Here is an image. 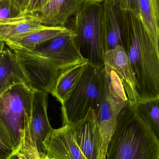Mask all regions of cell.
Listing matches in <instances>:
<instances>
[{"label":"cell","instance_id":"6da1fadb","mask_svg":"<svg viewBox=\"0 0 159 159\" xmlns=\"http://www.w3.org/2000/svg\"><path fill=\"white\" fill-rule=\"evenodd\" d=\"M122 47L137 85L139 102L159 99L158 47L140 17L120 8Z\"/></svg>","mask_w":159,"mask_h":159},{"label":"cell","instance_id":"7a4b0ae2","mask_svg":"<svg viewBox=\"0 0 159 159\" xmlns=\"http://www.w3.org/2000/svg\"><path fill=\"white\" fill-rule=\"evenodd\" d=\"M105 159H159L158 139L128 102L118 116Z\"/></svg>","mask_w":159,"mask_h":159},{"label":"cell","instance_id":"3957f363","mask_svg":"<svg viewBox=\"0 0 159 159\" xmlns=\"http://www.w3.org/2000/svg\"><path fill=\"white\" fill-rule=\"evenodd\" d=\"M33 90L17 84L0 94V141L13 152L19 151L31 117Z\"/></svg>","mask_w":159,"mask_h":159},{"label":"cell","instance_id":"277c9868","mask_svg":"<svg viewBox=\"0 0 159 159\" xmlns=\"http://www.w3.org/2000/svg\"><path fill=\"white\" fill-rule=\"evenodd\" d=\"M104 66L89 63L81 76L61 104L63 125L74 127L85 119L89 110L98 115L106 93Z\"/></svg>","mask_w":159,"mask_h":159},{"label":"cell","instance_id":"5b68a950","mask_svg":"<svg viewBox=\"0 0 159 159\" xmlns=\"http://www.w3.org/2000/svg\"><path fill=\"white\" fill-rule=\"evenodd\" d=\"M102 19V3L85 2L75 15L70 29L75 34V41L82 57L99 67L105 65Z\"/></svg>","mask_w":159,"mask_h":159},{"label":"cell","instance_id":"8992f818","mask_svg":"<svg viewBox=\"0 0 159 159\" xmlns=\"http://www.w3.org/2000/svg\"><path fill=\"white\" fill-rule=\"evenodd\" d=\"M75 36L74 32L70 29L55 38L41 44L33 50H26L61 70L87 61L82 57L75 43Z\"/></svg>","mask_w":159,"mask_h":159},{"label":"cell","instance_id":"52a82bcc","mask_svg":"<svg viewBox=\"0 0 159 159\" xmlns=\"http://www.w3.org/2000/svg\"><path fill=\"white\" fill-rule=\"evenodd\" d=\"M49 93L33 90L31 117L29 128L24 133L29 135L39 152L41 159L46 156L43 143L53 128L47 114L48 97Z\"/></svg>","mask_w":159,"mask_h":159},{"label":"cell","instance_id":"ba28073f","mask_svg":"<svg viewBox=\"0 0 159 159\" xmlns=\"http://www.w3.org/2000/svg\"><path fill=\"white\" fill-rule=\"evenodd\" d=\"M48 156L56 159H87L75 142L73 126L53 129L43 143Z\"/></svg>","mask_w":159,"mask_h":159},{"label":"cell","instance_id":"9c48e42d","mask_svg":"<svg viewBox=\"0 0 159 159\" xmlns=\"http://www.w3.org/2000/svg\"><path fill=\"white\" fill-rule=\"evenodd\" d=\"M126 103L109 91L106 86L105 96L97 116L101 135L100 159H106L107 147L115 131L118 116Z\"/></svg>","mask_w":159,"mask_h":159},{"label":"cell","instance_id":"30bf717a","mask_svg":"<svg viewBox=\"0 0 159 159\" xmlns=\"http://www.w3.org/2000/svg\"><path fill=\"white\" fill-rule=\"evenodd\" d=\"M104 64L111 68L119 77L130 106L136 105L139 101L137 83L123 47L119 46L115 49L107 51L105 54Z\"/></svg>","mask_w":159,"mask_h":159},{"label":"cell","instance_id":"8fae6325","mask_svg":"<svg viewBox=\"0 0 159 159\" xmlns=\"http://www.w3.org/2000/svg\"><path fill=\"white\" fill-rule=\"evenodd\" d=\"M75 142L87 159H100L101 135L97 115L89 110L85 119L73 127Z\"/></svg>","mask_w":159,"mask_h":159},{"label":"cell","instance_id":"7c38bea8","mask_svg":"<svg viewBox=\"0 0 159 159\" xmlns=\"http://www.w3.org/2000/svg\"><path fill=\"white\" fill-rule=\"evenodd\" d=\"M84 2V0H51L35 15L45 26L66 27L69 19L80 10Z\"/></svg>","mask_w":159,"mask_h":159},{"label":"cell","instance_id":"4fadbf2b","mask_svg":"<svg viewBox=\"0 0 159 159\" xmlns=\"http://www.w3.org/2000/svg\"><path fill=\"white\" fill-rule=\"evenodd\" d=\"M102 27L105 53L122 46L120 22V7L117 0H105L102 3Z\"/></svg>","mask_w":159,"mask_h":159},{"label":"cell","instance_id":"5bb4252c","mask_svg":"<svg viewBox=\"0 0 159 159\" xmlns=\"http://www.w3.org/2000/svg\"><path fill=\"white\" fill-rule=\"evenodd\" d=\"M49 26L42 23L35 14L24 13L16 18L0 22V41L5 42L43 30Z\"/></svg>","mask_w":159,"mask_h":159},{"label":"cell","instance_id":"9a60e30c","mask_svg":"<svg viewBox=\"0 0 159 159\" xmlns=\"http://www.w3.org/2000/svg\"><path fill=\"white\" fill-rule=\"evenodd\" d=\"M19 84H26L30 87L18 57L7 46L4 56L0 64V94L8 88Z\"/></svg>","mask_w":159,"mask_h":159},{"label":"cell","instance_id":"2e32d148","mask_svg":"<svg viewBox=\"0 0 159 159\" xmlns=\"http://www.w3.org/2000/svg\"><path fill=\"white\" fill-rule=\"evenodd\" d=\"M89 63L87 60L81 61L61 71L50 93L61 104L66 100Z\"/></svg>","mask_w":159,"mask_h":159},{"label":"cell","instance_id":"e0dca14e","mask_svg":"<svg viewBox=\"0 0 159 159\" xmlns=\"http://www.w3.org/2000/svg\"><path fill=\"white\" fill-rule=\"evenodd\" d=\"M69 29L67 27H48L24 36L10 39L5 43L10 48L33 50L41 44L55 38Z\"/></svg>","mask_w":159,"mask_h":159},{"label":"cell","instance_id":"ac0fdd59","mask_svg":"<svg viewBox=\"0 0 159 159\" xmlns=\"http://www.w3.org/2000/svg\"><path fill=\"white\" fill-rule=\"evenodd\" d=\"M141 18L156 45L159 39V0H140Z\"/></svg>","mask_w":159,"mask_h":159},{"label":"cell","instance_id":"d6986e66","mask_svg":"<svg viewBox=\"0 0 159 159\" xmlns=\"http://www.w3.org/2000/svg\"><path fill=\"white\" fill-rule=\"evenodd\" d=\"M133 107L159 141V99L138 102Z\"/></svg>","mask_w":159,"mask_h":159},{"label":"cell","instance_id":"ffe728a7","mask_svg":"<svg viewBox=\"0 0 159 159\" xmlns=\"http://www.w3.org/2000/svg\"><path fill=\"white\" fill-rule=\"evenodd\" d=\"M24 13H26L21 12L12 0L0 1V22L16 18Z\"/></svg>","mask_w":159,"mask_h":159},{"label":"cell","instance_id":"44dd1931","mask_svg":"<svg viewBox=\"0 0 159 159\" xmlns=\"http://www.w3.org/2000/svg\"><path fill=\"white\" fill-rule=\"evenodd\" d=\"M23 13H27V10L30 0H12Z\"/></svg>","mask_w":159,"mask_h":159},{"label":"cell","instance_id":"7402d4cb","mask_svg":"<svg viewBox=\"0 0 159 159\" xmlns=\"http://www.w3.org/2000/svg\"><path fill=\"white\" fill-rule=\"evenodd\" d=\"M13 153L0 141V159H7Z\"/></svg>","mask_w":159,"mask_h":159},{"label":"cell","instance_id":"603a6c76","mask_svg":"<svg viewBox=\"0 0 159 159\" xmlns=\"http://www.w3.org/2000/svg\"><path fill=\"white\" fill-rule=\"evenodd\" d=\"M51 0H37L32 14L39 13Z\"/></svg>","mask_w":159,"mask_h":159},{"label":"cell","instance_id":"cb8c5ba5","mask_svg":"<svg viewBox=\"0 0 159 159\" xmlns=\"http://www.w3.org/2000/svg\"><path fill=\"white\" fill-rule=\"evenodd\" d=\"M20 159H41L40 156L36 154L26 153L23 151H19Z\"/></svg>","mask_w":159,"mask_h":159},{"label":"cell","instance_id":"d4e9b609","mask_svg":"<svg viewBox=\"0 0 159 159\" xmlns=\"http://www.w3.org/2000/svg\"><path fill=\"white\" fill-rule=\"evenodd\" d=\"M6 47L7 45L4 42L0 41V64L2 62L4 56Z\"/></svg>","mask_w":159,"mask_h":159},{"label":"cell","instance_id":"484cf974","mask_svg":"<svg viewBox=\"0 0 159 159\" xmlns=\"http://www.w3.org/2000/svg\"><path fill=\"white\" fill-rule=\"evenodd\" d=\"M36 1H37V0H30L29 7H28V9H27V13L32 14L33 11L34 7H35Z\"/></svg>","mask_w":159,"mask_h":159},{"label":"cell","instance_id":"4316f807","mask_svg":"<svg viewBox=\"0 0 159 159\" xmlns=\"http://www.w3.org/2000/svg\"><path fill=\"white\" fill-rule=\"evenodd\" d=\"M7 159H20V158L19 153V151L13 152L12 155Z\"/></svg>","mask_w":159,"mask_h":159},{"label":"cell","instance_id":"83f0119b","mask_svg":"<svg viewBox=\"0 0 159 159\" xmlns=\"http://www.w3.org/2000/svg\"><path fill=\"white\" fill-rule=\"evenodd\" d=\"M105 0H84L85 2H90L102 3Z\"/></svg>","mask_w":159,"mask_h":159},{"label":"cell","instance_id":"f1b7e54d","mask_svg":"<svg viewBox=\"0 0 159 159\" xmlns=\"http://www.w3.org/2000/svg\"><path fill=\"white\" fill-rule=\"evenodd\" d=\"M42 159H56L54 158L51 157H49V156H48L47 155H46V156H45L44 157H43Z\"/></svg>","mask_w":159,"mask_h":159},{"label":"cell","instance_id":"f546056e","mask_svg":"<svg viewBox=\"0 0 159 159\" xmlns=\"http://www.w3.org/2000/svg\"><path fill=\"white\" fill-rule=\"evenodd\" d=\"M158 50H159V39L158 40Z\"/></svg>","mask_w":159,"mask_h":159},{"label":"cell","instance_id":"4dcf8cb0","mask_svg":"<svg viewBox=\"0 0 159 159\" xmlns=\"http://www.w3.org/2000/svg\"><path fill=\"white\" fill-rule=\"evenodd\" d=\"M0 1H1V0H0Z\"/></svg>","mask_w":159,"mask_h":159}]
</instances>
